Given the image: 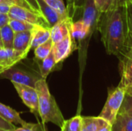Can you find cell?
I'll list each match as a JSON object with an SVG mask.
<instances>
[{"mask_svg": "<svg viewBox=\"0 0 132 131\" xmlns=\"http://www.w3.org/2000/svg\"><path fill=\"white\" fill-rule=\"evenodd\" d=\"M112 130V126L111 124L108 123L107 124H105L104 126H103L102 127H101L97 131H111Z\"/></svg>", "mask_w": 132, "mask_h": 131, "instance_id": "836d02e7", "label": "cell"}, {"mask_svg": "<svg viewBox=\"0 0 132 131\" xmlns=\"http://www.w3.org/2000/svg\"><path fill=\"white\" fill-rule=\"evenodd\" d=\"M14 36L15 32L10 27V25H5V26L0 29V37L2 43V46L4 48H13V42H14Z\"/></svg>", "mask_w": 132, "mask_h": 131, "instance_id": "44dd1931", "label": "cell"}, {"mask_svg": "<svg viewBox=\"0 0 132 131\" xmlns=\"http://www.w3.org/2000/svg\"><path fill=\"white\" fill-rule=\"evenodd\" d=\"M26 1H27L28 3L32 7V8H33L34 10L41 12H40V9H39V5H38V2H37L36 0H26Z\"/></svg>", "mask_w": 132, "mask_h": 131, "instance_id": "d6a6232c", "label": "cell"}, {"mask_svg": "<svg viewBox=\"0 0 132 131\" xmlns=\"http://www.w3.org/2000/svg\"><path fill=\"white\" fill-rule=\"evenodd\" d=\"M10 20L9 14H1L0 13V29L5 25H8Z\"/></svg>", "mask_w": 132, "mask_h": 131, "instance_id": "4dcf8cb0", "label": "cell"}, {"mask_svg": "<svg viewBox=\"0 0 132 131\" xmlns=\"http://www.w3.org/2000/svg\"><path fill=\"white\" fill-rule=\"evenodd\" d=\"M0 46H1L2 47H3V46H2V40H1V37H0Z\"/></svg>", "mask_w": 132, "mask_h": 131, "instance_id": "74e56055", "label": "cell"}, {"mask_svg": "<svg viewBox=\"0 0 132 131\" xmlns=\"http://www.w3.org/2000/svg\"><path fill=\"white\" fill-rule=\"evenodd\" d=\"M13 131H47L45 124L42 122H38L36 124L26 123L25 125L20 126L19 127H15Z\"/></svg>", "mask_w": 132, "mask_h": 131, "instance_id": "484cf974", "label": "cell"}, {"mask_svg": "<svg viewBox=\"0 0 132 131\" xmlns=\"http://www.w3.org/2000/svg\"><path fill=\"white\" fill-rule=\"evenodd\" d=\"M81 126H82V116L77 114L69 120H65L63 127L60 128V130L81 131Z\"/></svg>", "mask_w": 132, "mask_h": 131, "instance_id": "603a6c76", "label": "cell"}, {"mask_svg": "<svg viewBox=\"0 0 132 131\" xmlns=\"http://www.w3.org/2000/svg\"><path fill=\"white\" fill-rule=\"evenodd\" d=\"M125 97V91L120 85L110 91L103 110L99 114V117H102L112 125L119 113Z\"/></svg>", "mask_w": 132, "mask_h": 131, "instance_id": "3957f363", "label": "cell"}, {"mask_svg": "<svg viewBox=\"0 0 132 131\" xmlns=\"http://www.w3.org/2000/svg\"><path fill=\"white\" fill-rule=\"evenodd\" d=\"M0 117L14 125L23 126L26 123L21 118L19 113L2 103H0Z\"/></svg>", "mask_w": 132, "mask_h": 131, "instance_id": "5bb4252c", "label": "cell"}, {"mask_svg": "<svg viewBox=\"0 0 132 131\" xmlns=\"http://www.w3.org/2000/svg\"><path fill=\"white\" fill-rule=\"evenodd\" d=\"M51 38V28L36 25L32 29V48H36L38 46L44 43Z\"/></svg>", "mask_w": 132, "mask_h": 131, "instance_id": "9a60e30c", "label": "cell"}, {"mask_svg": "<svg viewBox=\"0 0 132 131\" xmlns=\"http://www.w3.org/2000/svg\"><path fill=\"white\" fill-rule=\"evenodd\" d=\"M1 79H8L12 83H16L36 87V84L38 80L42 79L40 75L32 73L29 71L19 69V68H10L0 74Z\"/></svg>", "mask_w": 132, "mask_h": 131, "instance_id": "52a82bcc", "label": "cell"}, {"mask_svg": "<svg viewBox=\"0 0 132 131\" xmlns=\"http://www.w3.org/2000/svg\"><path fill=\"white\" fill-rule=\"evenodd\" d=\"M104 15L99 29L106 52L110 55L122 54L127 48L128 38L121 1Z\"/></svg>", "mask_w": 132, "mask_h": 131, "instance_id": "6da1fadb", "label": "cell"}, {"mask_svg": "<svg viewBox=\"0 0 132 131\" xmlns=\"http://www.w3.org/2000/svg\"><path fill=\"white\" fill-rule=\"evenodd\" d=\"M36 1L38 2L40 12L46 19L50 28H52L60 21L67 17L60 14L57 11H56L54 8L50 7L47 3H46L44 0H36Z\"/></svg>", "mask_w": 132, "mask_h": 131, "instance_id": "4fadbf2b", "label": "cell"}, {"mask_svg": "<svg viewBox=\"0 0 132 131\" xmlns=\"http://www.w3.org/2000/svg\"><path fill=\"white\" fill-rule=\"evenodd\" d=\"M9 25L12 29V30L15 32H24V31H31L34 29L36 25L31 24L29 22L19 20V19H10Z\"/></svg>", "mask_w": 132, "mask_h": 131, "instance_id": "cb8c5ba5", "label": "cell"}, {"mask_svg": "<svg viewBox=\"0 0 132 131\" xmlns=\"http://www.w3.org/2000/svg\"><path fill=\"white\" fill-rule=\"evenodd\" d=\"M100 14L94 3V0H85L82 19L90 29L98 21Z\"/></svg>", "mask_w": 132, "mask_h": 131, "instance_id": "7c38bea8", "label": "cell"}, {"mask_svg": "<svg viewBox=\"0 0 132 131\" xmlns=\"http://www.w3.org/2000/svg\"><path fill=\"white\" fill-rule=\"evenodd\" d=\"M124 8L128 45L132 43V0H121ZM127 45V46H128Z\"/></svg>", "mask_w": 132, "mask_h": 131, "instance_id": "e0dca14e", "label": "cell"}, {"mask_svg": "<svg viewBox=\"0 0 132 131\" xmlns=\"http://www.w3.org/2000/svg\"><path fill=\"white\" fill-rule=\"evenodd\" d=\"M119 2L120 0H94L96 7L101 14L106 13L111 10Z\"/></svg>", "mask_w": 132, "mask_h": 131, "instance_id": "d4e9b609", "label": "cell"}, {"mask_svg": "<svg viewBox=\"0 0 132 131\" xmlns=\"http://www.w3.org/2000/svg\"><path fill=\"white\" fill-rule=\"evenodd\" d=\"M60 131H61V130H60Z\"/></svg>", "mask_w": 132, "mask_h": 131, "instance_id": "ab89813d", "label": "cell"}, {"mask_svg": "<svg viewBox=\"0 0 132 131\" xmlns=\"http://www.w3.org/2000/svg\"><path fill=\"white\" fill-rule=\"evenodd\" d=\"M9 16L10 17V19H19L29 22L33 25H39L50 28L46 19L41 12L30 10L15 5H11Z\"/></svg>", "mask_w": 132, "mask_h": 131, "instance_id": "277c9868", "label": "cell"}, {"mask_svg": "<svg viewBox=\"0 0 132 131\" xmlns=\"http://www.w3.org/2000/svg\"><path fill=\"white\" fill-rule=\"evenodd\" d=\"M12 83L13 84L17 93L22 100L23 103L36 117V120H39V96L36 87H32L16 83Z\"/></svg>", "mask_w": 132, "mask_h": 131, "instance_id": "5b68a950", "label": "cell"}, {"mask_svg": "<svg viewBox=\"0 0 132 131\" xmlns=\"http://www.w3.org/2000/svg\"><path fill=\"white\" fill-rule=\"evenodd\" d=\"M28 53H22L12 48H2L0 49V66H5L9 69L19 62L26 58Z\"/></svg>", "mask_w": 132, "mask_h": 131, "instance_id": "9c48e42d", "label": "cell"}, {"mask_svg": "<svg viewBox=\"0 0 132 131\" xmlns=\"http://www.w3.org/2000/svg\"><path fill=\"white\" fill-rule=\"evenodd\" d=\"M0 3H8V4H12L9 0H0Z\"/></svg>", "mask_w": 132, "mask_h": 131, "instance_id": "d590c367", "label": "cell"}, {"mask_svg": "<svg viewBox=\"0 0 132 131\" xmlns=\"http://www.w3.org/2000/svg\"><path fill=\"white\" fill-rule=\"evenodd\" d=\"M50 7L57 11L60 14L64 16H69L68 11L65 6V4L63 0H44Z\"/></svg>", "mask_w": 132, "mask_h": 131, "instance_id": "4316f807", "label": "cell"}, {"mask_svg": "<svg viewBox=\"0 0 132 131\" xmlns=\"http://www.w3.org/2000/svg\"><path fill=\"white\" fill-rule=\"evenodd\" d=\"M15 125L6 121L5 120H4L3 118H2L0 117V128L2 129H5V130H8L13 131L14 129L15 128Z\"/></svg>", "mask_w": 132, "mask_h": 131, "instance_id": "f546056e", "label": "cell"}, {"mask_svg": "<svg viewBox=\"0 0 132 131\" xmlns=\"http://www.w3.org/2000/svg\"><path fill=\"white\" fill-rule=\"evenodd\" d=\"M0 131H10V130H5V129H2V128H0Z\"/></svg>", "mask_w": 132, "mask_h": 131, "instance_id": "8d00e7d4", "label": "cell"}, {"mask_svg": "<svg viewBox=\"0 0 132 131\" xmlns=\"http://www.w3.org/2000/svg\"><path fill=\"white\" fill-rule=\"evenodd\" d=\"M36 63L39 66V75L43 79H46L48 75L51 73V71L53 69L56 63L53 51L49 54L48 56H46L43 60H36Z\"/></svg>", "mask_w": 132, "mask_h": 131, "instance_id": "d6986e66", "label": "cell"}, {"mask_svg": "<svg viewBox=\"0 0 132 131\" xmlns=\"http://www.w3.org/2000/svg\"><path fill=\"white\" fill-rule=\"evenodd\" d=\"M46 79H40L36 84L39 96V115L43 124L52 123L60 128L65 119L53 96L50 93Z\"/></svg>", "mask_w": 132, "mask_h": 131, "instance_id": "7a4b0ae2", "label": "cell"}, {"mask_svg": "<svg viewBox=\"0 0 132 131\" xmlns=\"http://www.w3.org/2000/svg\"><path fill=\"white\" fill-rule=\"evenodd\" d=\"M9 69L8 68H6L5 66H0V74L2 73L3 72H5V70Z\"/></svg>", "mask_w": 132, "mask_h": 131, "instance_id": "e575fe53", "label": "cell"}, {"mask_svg": "<svg viewBox=\"0 0 132 131\" xmlns=\"http://www.w3.org/2000/svg\"><path fill=\"white\" fill-rule=\"evenodd\" d=\"M121 55V79L119 85L124 88L125 95L132 96V44L127 46L126 50Z\"/></svg>", "mask_w": 132, "mask_h": 131, "instance_id": "8992f818", "label": "cell"}, {"mask_svg": "<svg viewBox=\"0 0 132 131\" xmlns=\"http://www.w3.org/2000/svg\"><path fill=\"white\" fill-rule=\"evenodd\" d=\"M53 42L52 39L50 38L44 43L36 47L34 49V54L36 59L43 60L46 56H48L53 49Z\"/></svg>", "mask_w": 132, "mask_h": 131, "instance_id": "7402d4cb", "label": "cell"}, {"mask_svg": "<svg viewBox=\"0 0 132 131\" xmlns=\"http://www.w3.org/2000/svg\"><path fill=\"white\" fill-rule=\"evenodd\" d=\"M104 119L101 117H82L81 131H97L107 124Z\"/></svg>", "mask_w": 132, "mask_h": 131, "instance_id": "2e32d148", "label": "cell"}, {"mask_svg": "<svg viewBox=\"0 0 132 131\" xmlns=\"http://www.w3.org/2000/svg\"><path fill=\"white\" fill-rule=\"evenodd\" d=\"M118 113H125L132 116V96L125 95Z\"/></svg>", "mask_w": 132, "mask_h": 131, "instance_id": "83f0119b", "label": "cell"}, {"mask_svg": "<svg viewBox=\"0 0 132 131\" xmlns=\"http://www.w3.org/2000/svg\"><path fill=\"white\" fill-rule=\"evenodd\" d=\"M2 48H3V47H2V46H0V49H2Z\"/></svg>", "mask_w": 132, "mask_h": 131, "instance_id": "f35d334b", "label": "cell"}, {"mask_svg": "<svg viewBox=\"0 0 132 131\" xmlns=\"http://www.w3.org/2000/svg\"><path fill=\"white\" fill-rule=\"evenodd\" d=\"M32 30L15 32L13 49L22 53H29L32 49Z\"/></svg>", "mask_w": 132, "mask_h": 131, "instance_id": "8fae6325", "label": "cell"}, {"mask_svg": "<svg viewBox=\"0 0 132 131\" xmlns=\"http://www.w3.org/2000/svg\"><path fill=\"white\" fill-rule=\"evenodd\" d=\"M12 4L8 3H0V13L1 14H9L10 11Z\"/></svg>", "mask_w": 132, "mask_h": 131, "instance_id": "1f68e13d", "label": "cell"}, {"mask_svg": "<svg viewBox=\"0 0 132 131\" xmlns=\"http://www.w3.org/2000/svg\"><path fill=\"white\" fill-rule=\"evenodd\" d=\"M71 32L61 41L54 43L53 46V53L54 55L56 63H60L67 59L73 50V41Z\"/></svg>", "mask_w": 132, "mask_h": 131, "instance_id": "ba28073f", "label": "cell"}, {"mask_svg": "<svg viewBox=\"0 0 132 131\" xmlns=\"http://www.w3.org/2000/svg\"><path fill=\"white\" fill-rule=\"evenodd\" d=\"M111 126V131H132V116L118 113Z\"/></svg>", "mask_w": 132, "mask_h": 131, "instance_id": "ac0fdd59", "label": "cell"}, {"mask_svg": "<svg viewBox=\"0 0 132 131\" xmlns=\"http://www.w3.org/2000/svg\"><path fill=\"white\" fill-rule=\"evenodd\" d=\"M72 22V18L67 16L51 28V39L53 44L63 39L71 32Z\"/></svg>", "mask_w": 132, "mask_h": 131, "instance_id": "30bf717a", "label": "cell"}, {"mask_svg": "<svg viewBox=\"0 0 132 131\" xmlns=\"http://www.w3.org/2000/svg\"><path fill=\"white\" fill-rule=\"evenodd\" d=\"M12 5H18V6H20V7H23V8H28V9H30V10H33V11H36L32 8V7L28 3V2L26 0H9ZM37 12V11H36Z\"/></svg>", "mask_w": 132, "mask_h": 131, "instance_id": "f1b7e54d", "label": "cell"}, {"mask_svg": "<svg viewBox=\"0 0 132 131\" xmlns=\"http://www.w3.org/2000/svg\"><path fill=\"white\" fill-rule=\"evenodd\" d=\"M131 44H132V43H131Z\"/></svg>", "mask_w": 132, "mask_h": 131, "instance_id": "60d3db41", "label": "cell"}, {"mask_svg": "<svg viewBox=\"0 0 132 131\" xmlns=\"http://www.w3.org/2000/svg\"><path fill=\"white\" fill-rule=\"evenodd\" d=\"M90 29L84 23L83 19L78 20L71 24V36L73 39L81 40L89 34Z\"/></svg>", "mask_w": 132, "mask_h": 131, "instance_id": "ffe728a7", "label": "cell"}]
</instances>
